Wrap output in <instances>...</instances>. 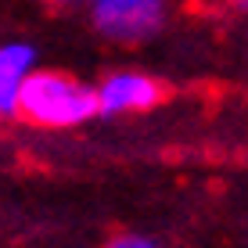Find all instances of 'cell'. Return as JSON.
Segmentation results:
<instances>
[{
	"label": "cell",
	"instance_id": "1",
	"mask_svg": "<svg viewBox=\"0 0 248 248\" xmlns=\"http://www.w3.org/2000/svg\"><path fill=\"white\" fill-rule=\"evenodd\" d=\"M15 119H25L40 130H76V126L97 119L93 87L72 72L36 65L18 90Z\"/></svg>",
	"mask_w": 248,
	"mask_h": 248
},
{
	"label": "cell",
	"instance_id": "2",
	"mask_svg": "<svg viewBox=\"0 0 248 248\" xmlns=\"http://www.w3.org/2000/svg\"><path fill=\"white\" fill-rule=\"evenodd\" d=\"M90 29L112 47H144L169 22V0H90Z\"/></svg>",
	"mask_w": 248,
	"mask_h": 248
},
{
	"label": "cell",
	"instance_id": "3",
	"mask_svg": "<svg viewBox=\"0 0 248 248\" xmlns=\"http://www.w3.org/2000/svg\"><path fill=\"white\" fill-rule=\"evenodd\" d=\"M166 101V83L140 68H115L101 83H93V108L105 119L151 112Z\"/></svg>",
	"mask_w": 248,
	"mask_h": 248
},
{
	"label": "cell",
	"instance_id": "4",
	"mask_svg": "<svg viewBox=\"0 0 248 248\" xmlns=\"http://www.w3.org/2000/svg\"><path fill=\"white\" fill-rule=\"evenodd\" d=\"M36 65H40L36 44H29V40H4L0 44V119H15L18 90Z\"/></svg>",
	"mask_w": 248,
	"mask_h": 248
},
{
	"label": "cell",
	"instance_id": "5",
	"mask_svg": "<svg viewBox=\"0 0 248 248\" xmlns=\"http://www.w3.org/2000/svg\"><path fill=\"white\" fill-rule=\"evenodd\" d=\"M105 248H162V245L148 234H115Z\"/></svg>",
	"mask_w": 248,
	"mask_h": 248
},
{
	"label": "cell",
	"instance_id": "6",
	"mask_svg": "<svg viewBox=\"0 0 248 248\" xmlns=\"http://www.w3.org/2000/svg\"><path fill=\"white\" fill-rule=\"evenodd\" d=\"M58 7H79V4H90V0H54Z\"/></svg>",
	"mask_w": 248,
	"mask_h": 248
},
{
	"label": "cell",
	"instance_id": "7",
	"mask_svg": "<svg viewBox=\"0 0 248 248\" xmlns=\"http://www.w3.org/2000/svg\"><path fill=\"white\" fill-rule=\"evenodd\" d=\"M223 4H227V7H237V11H241V7L248 4V0H223Z\"/></svg>",
	"mask_w": 248,
	"mask_h": 248
}]
</instances>
